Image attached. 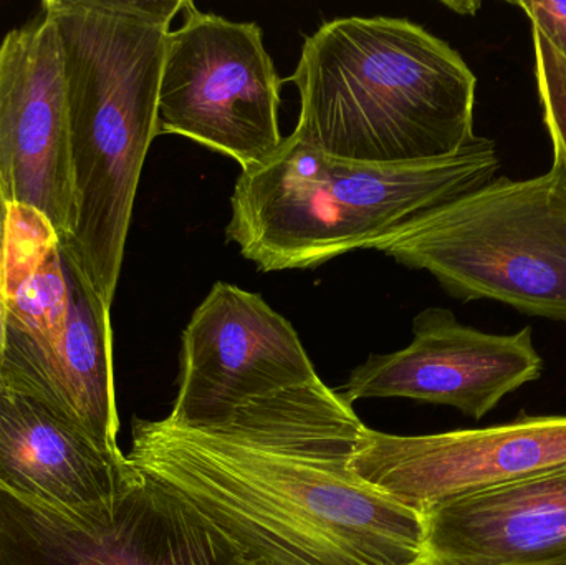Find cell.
<instances>
[{
  "label": "cell",
  "mask_w": 566,
  "mask_h": 565,
  "mask_svg": "<svg viewBox=\"0 0 566 565\" xmlns=\"http://www.w3.org/2000/svg\"><path fill=\"white\" fill-rule=\"evenodd\" d=\"M365 430L318 377L211 427L136 420L126 458L241 565H424L422 517L353 470Z\"/></svg>",
  "instance_id": "1"
},
{
  "label": "cell",
  "mask_w": 566,
  "mask_h": 565,
  "mask_svg": "<svg viewBox=\"0 0 566 565\" xmlns=\"http://www.w3.org/2000/svg\"><path fill=\"white\" fill-rule=\"evenodd\" d=\"M182 0H45L65 63L73 211L66 261L108 307L136 192L158 136L166 39Z\"/></svg>",
  "instance_id": "2"
},
{
  "label": "cell",
  "mask_w": 566,
  "mask_h": 565,
  "mask_svg": "<svg viewBox=\"0 0 566 565\" xmlns=\"http://www.w3.org/2000/svg\"><path fill=\"white\" fill-rule=\"evenodd\" d=\"M283 83L298 90L293 135L333 158L405 165L475 138L478 76L458 50L401 17H338L306 36Z\"/></svg>",
  "instance_id": "3"
},
{
  "label": "cell",
  "mask_w": 566,
  "mask_h": 565,
  "mask_svg": "<svg viewBox=\"0 0 566 565\" xmlns=\"http://www.w3.org/2000/svg\"><path fill=\"white\" fill-rule=\"evenodd\" d=\"M499 169L497 145L485 136L448 158L363 165L292 133L265 165L239 176L226 239L261 272L316 269L373 249L422 212L488 185Z\"/></svg>",
  "instance_id": "4"
},
{
  "label": "cell",
  "mask_w": 566,
  "mask_h": 565,
  "mask_svg": "<svg viewBox=\"0 0 566 565\" xmlns=\"http://www.w3.org/2000/svg\"><path fill=\"white\" fill-rule=\"evenodd\" d=\"M373 251L429 272L458 301H497L566 322L564 166L554 161L531 179L494 178L399 226Z\"/></svg>",
  "instance_id": "5"
},
{
  "label": "cell",
  "mask_w": 566,
  "mask_h": 565,
  "mask_svg": "<svg viewBox=\"0 0 566 565\" xmlns=\"http://www.w3.org/2000/svg\"><path fill=\"white\" fill-rule=\"evenodd\" d=\"M166 39L158 92V136L192 139L234 159L265 165L283 143V80L255 22H234L182 0Z\"/></svg>",
  "instance_id": "6"
},
{
  "label": "cell",
  "mask_w": 566,
  "mask_h": 565,
  "mask_svg": "<svg viewBox=\"0 0 566 565\" xmlns=\"http://www.w3.org/2000/svg\"><path fill=\"white\" fill-rule=\"evenodd\" d=\"M0 565H239L195 514L151 481L106 513H59L0 486Z\"/></svg>",
  "instance_id": "7"
},
{
  "label": "cell",
  "mask_w": 566,
  "mask_h": 565,
  "mask_svg": "<svg viewBox=\"0 0 566 565\" xmlns=\"http://www.w3.org/2000/svg\"><path fill=\"white\" fill-rule=\"evenodd\" d=\"M318 378L295 327L261 294L216 282L182 331L169 420L211 427L239 407Z\"/></svg>",
  "instance_id": "8"
},
{
  "label": "cell",
  "mask_w": 566,
  "mask_h": 565,
  "mask_svg": "<svg viewBox=\"0 0 566 565\" xmlns=\"http://www.w3.org/2000/svg\"><path fill=\"white\" fill-rule=\"evenodd\" d=\"M353 470L412 513L474 496L566 464V417L395 437L366 427Z\"/></svg>",
  "instance_id": "9"
},
{
  "label": "cell",
  "mask_w": 566,
  "mask_h": 565,
  "mask_svg": "<svg viewBox=\"0 0 566 565\" xmlns=\"http://www.w3.org/2000/svg\"><path fill=\"white\" fill-rule=\"evenodd\" d=\"M0 189L35 209L60 245L73 211L69 93L55 23L40 12L0 43Z\"/></svg>",
  "instance_id": "10"
},
{
  "label": "cell",
  "mask_w": 566,
  "mask_h": 565,
  "mask_svg": "<svg viewBox=\"0 0 566 565\" xmlns=\"http://www.w3.org/2000/svg\"><path fill=\"white\" fill-rule=\"evenodd\" d=\"M542 372L532 327L489 334L461 324L449 308L428 307L412 321L408 347L369 355L338 394L349 405L363 398H411L481 420Z\"/></svg>",
  "instance_id": "11"
},
{
  "label": "cell",
  "mask_w": 566,
  "mask_h": 565,
  "mask_svg": "<svg viewBox=\"0 0 566 565\" xmlns=\"http://www.w3.org/2000/svg\"><path fill=\"white\" fill-rule=\"evenodd\" d=\"M142 480L122 451L98 447L35 398L0 387V486L10 493L92 517Z\"/></svg>",
  "instance_id": "12"
},
{
  "label": "cell",
  "mask_w": 566,
  "mask_h": 565,
  "mask_svg": "<svg viewBox=\"0 0 566 565\" xmlns=\"http://www.w3.org/2000/svg\"><path fill=\"white\" fill-rule=\"evenodd\" d=\"M3 282L7 327L0 387L35 398L66 420L56 384V350L72 289L55 231L27 206L10 205L7 212Z\"/></svg>",
  "instance_id": "13"
},
{
  "label": "cell",
  "mask_w": 566,
  "mask_h": 565,
  "mask_svg": "<svg viewBox=\"0 0 566 565\" xmlns=\"http://www.w3.org/2000/svg\"><path fill=\"white\" fill-rule=\"evenodd\" d=\"M424 565H528L566 554V464L422 514Z\"/></svg>",
  "instance_id": "14"
},
{
  "label": "cell",
  "mask_w": 566,
  "mask_h": 565,
  "mask_svg": "<svg viewBox=\"0 0 566 565\" xmlns=\"http://www.w3.org/2000/svg\"><path fill=\"white\" fill-rule=\"evenodd\" d=\"M72 302L56 350V384L70 423L108 451L118 448V411L113 377V331L108 305L66 261Z\"/></svg>",
  "instance_id": "15"
},
{
  "label": "cell",
  "mask_w": 566,
  "mask_h": 565,
  "mask_svg": "<svg viewBox=\"0 0 566 565\" xmlns=\"http://www.w3.org/2000/svg\"><path fill=\"white\" fill-rule=\"evenodd\" d=\"M531 32L535 82L554 161L560 163L566 172V59L537 27L531 25Z\"/></svg>",
  "instance_id": "16"
},
{
  "label": "cell",
  "mask_w": 566,
  "mask_h": 565,
  "mask_svg": "<svg viewBox=\"0 0 566 565\" xmlns=\"http://www.w3.org/2000/svg\"><path fill=\"white\" fill-rule=\"evenodd\" d=\"M531 25L537 27L566 59V0H524L515 2Z\"/></svg>",
  "instance_id": "17"
},
{
  "label": "cell",
  "mask_w": 566,
  "mask_h": 565,
  "mask_svg": "<svg viewBox=\"0 0 566 565\" xmlns=\"http://www.w3.org/2000/svg\"><path fill=\"white\" fill-rule=\"evenodd\" d=\"M7 212L9 205L3 199L2 189H0V362H2L3 348H6V282H3V251H6V228Z\"/></svg>",
  "instance_id": "18"
},
{
  "label": "cell",
  "mask_w": 566,
  "mask_h": 565,
  "mask_svg": "<svg viewBox=\"0 0 566 565\" xmlns=\"http://www.w3.org/2000/svg\"><path fill=\"white\" fill-rule=\"evenodd\" d=\"M528 565H566V554H565V556L557 557V559L544 561V563L528 564Z\"/></svg>",
  "instance_id": "19"
},
{
  "label": "cell",
  "mask_w": 566,
  "mask_h": 565,
  "mask_svg": "<svg viewBox=\"0 0 566 565\" xmlns=\"http://www.w3.org/2000/svg\"><path fill=\"white\" fill-rule=\"evenodd\" d=\"M239 565H241V564H239Z\"/></svg>",
  "instance_id": "20"
}]
</instances>
